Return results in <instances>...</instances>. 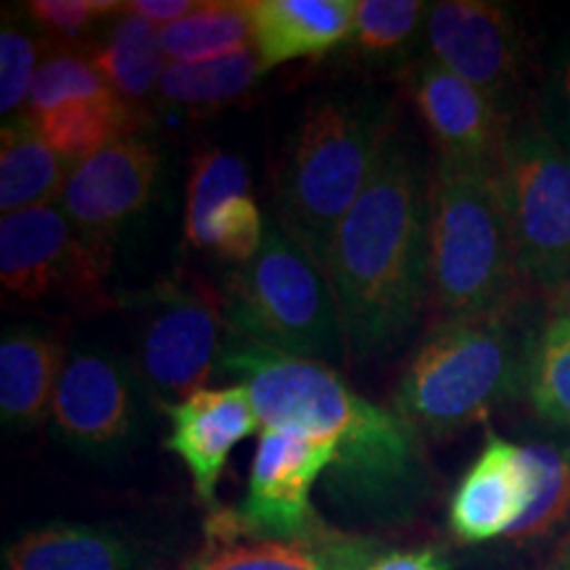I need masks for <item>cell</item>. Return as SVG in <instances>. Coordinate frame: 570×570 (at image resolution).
I'll list each match as a JSON object with an SVG mask.
<instances>
[{
	"label": "cell",
	"instance_id": "obj_1",
	"mask_svg": "<svg viewBox=\"0 0 570 570\" xmlns=\"http://www.w3.org/2000/svg\"><path fill=\"white\" fill-rule=\"evenodd\" d=\"M217 373L248 391L262 428H296L333 439L327 491L370 523L410 520L431 491L423 436L396 410L348 386L338 370L225 336Z\"/></svg>",
	"mask_w": 570,
	"mask_h": 570
},
{
	"label": "cell",
	"instance_id": "obj_2",
	"mask_svg": "<svg viewBox=\"0 0 570 570\" xmlns=\"http://www.w3.org/2000/svg\"><path fill=\"white\" fill-rule=\"evenodd\" d=\"M428 194L431 180L415 148L394 132L325 262L354 360L396 354L420 323L431 296Z\"/></svg>",
	"mask_w": 570,
	"mask_h": 570
},
{
	"label": "cell",
	"instance_id": "obj_3",
	"mask_svg": "<svg viewBox=\"0 0 570 570\" xmlns=\"http://www.w3.org/2000/svg\"><path fill=\"white\" fill-rule=\"evenodd\" d=\"M537 336L515 317V304L446 317L412 356L394 410L420 436H454L525 391Z\"/></svg>",
	"mask_w": 570,
	"mask_h": 570
},
{
	"label": "cell",
	"instance_id": "obj_4",
	"mask_svg": "<svg viewBox=\"0 0 570 570\" xmlns=\"http://www.w3.org/2000/svg\"><path fill=\"white\" fill-rule=\"evenodd\" d=\"M391 135V104L375 96L327 98L296 127L277 175L275 219L323 267Z\"/></svg>",
	"mask_w": 570,
	"mask_h": 570
},
{
	"label": "cell",
	"instance_id": "obj_5",
	"mask_svg": "<svg viewBox=\"0 0 570 570\" xmlns=\"http://www.w3.org/2000/svg\"><path fill=\"white\" fill-rule=\"evenodd\" d=\"M431 302L446 317L515 304L520 277L499 161L439 156L428 194Z\"/></svg>",
	"mask_w": 570,
	"mask_h": 570
},
{
	"label": "cell",
	"instance_id": "obj_6",
	"mask_svg": "<svg viewBox=\"0 0 570 570\" xmlns=\"http://www.w3.org/2000/svg\"><path fill=\"white\" fill-rule=\"evenodd\" d=\"M227 336L302 360L341 362L346 336L325 267L275 217L262 248L223 291Z\"/></svg>",
	"mask_w": 570,
	"mask_h": 570
},
{
	"label": "cell",
	"instance_id": "obj_7",
	"mask_svg": "<svg viewBox=\"0 0 570 570\" xmlns=\"http://www.w3.org/2000/svg\"><path fill=\"white\" fill-rule=\"evenodd\" d=\"M518 267L544 291L570 285V146L539 114L508 125L499 151Z\"/></svg>",
	"mask_w": 570,
	"mask_h": 570
},
{
	"label": "cell",
	"instance_id": "obj_8",
	"mask_svg": "<svg viewBox=\"0 0 570 570\" xmlns=\"http://www.w3.org/2000/svg\"><path fill=\"white\" fill-rule=\"evenodd\" d=\"M132 367L146 396L167 410L204 389L227 325L223 294L204 283L164 281L132 298Z\"/></svg>",
	"mask_w": 570,
	"mask_h": 570
},
{
	"label": "cell",
	"instance_id": "obj_9",
	"mask_svg": "<svg viewBox=\"0 0 570 570\" xmlns=\"http://www.w3.org/2000/svg\"><path fill=\"white\" fill-rule=\"evenodd\" d=\"M146 396L132 362L96 344L67 348L53 399V431L90 458H119L140 439Z\"/></svg>",
	"mask_w": 570,
	"mask_h": 570
},
{
	"label": "cell",
	"instance_id": "obj_10",
	"mask_svg": "<svg viewBox=\"0 0 570 570\" xmlns=\"http://www.w3.org/2000/svg\"><path fill=\"white\" fill-rule=\"evenodd\" d=\"M106 267V246L85 238L59 204L0 219V283L19 302L96 296Z\"/></svg>",
	"mask_w": 570,
	"mask_h": 570
},
{
	"label": "cell",
	"instance_id": "obj_11",
	"mask_svg": "<svg viewBox=\"0 0 570 570\" xmlns=\"http://www.w3.org/2000/svg\"><path fill=\"white\" fill-rule=\"evenodd\" d=\"M425 40L433 61L479 88L508 117L525 77L523 32L510 6L441 0L428 6Z\"/></svg>",
	"mask_w": 570,
	"mask_h": 570
},
{
	"label": "cell",
	"instance_id": "obj_12",
	"mask_svg": "<svg viewBox=\"0 0 570 570\" xmlns=\"http://www.w3.org/2000/svg\"><path fill=\"white\" fill-rule=\"evenodd\" d=\"M336 454L333 439L306 436L296 428H265L238 512L246 531L273 539H306L323 531L312 510V489Z\"/></svg>",
	"mask_w": 570,
	"mask_h": 570
},
{
	"label": "cell",
	"instance_id": "obj_13",
	"mask_svg": "<svg viewBox=\"0 0 570 570\" xmlns=\"http://www.w3.org/2000/svg\"><path fill=\"white\" fill-rule=\"evenodd\" d=\"M161 175L154 142L127 135L75 164L59 206L85 238L106 246L114 233L148 209Z\"/></svg>",
	"mask_w": 570,
	"mask_h": 570
},
{
	"label": "cell",
	"instance_id": "obj_14",
	"mask_svg": "<svg viewBox=\"0 0 570 570\" xmlns=\"http://www.w3.org/2000/svg\"><path fill=\"white\" fill-rule=\"evenodd\" d=\"M537 470L529 446L489 433L479 460L462 475L449 502V529L462 544L508 539L529 515Z\"/></svg>",
	"mask_w": 570,
	"mask_h": 570
},
{
	"label": "cell",
	"instance_id": "obj_15",
	"mask_svg": "<svg viewBox=\"0 0 570 570\" xmlns=\"http://www.w3.org/2000/svg\"><path fill=\"white\" fill-rule=\"evenodd\" d=\"M167 415L169 436L164 446L180 458L196 497L204 504H214L230 452L262 428L248 391L238 383L227 389H202L167 407Z\"/></svg>",
	"mask_w": 570,
	"mask_h": 570
},
{
	"label": "cell",
	"instance_id": "obj_16",
	"mask_svg": "<svg viewBox=\"0 0 570 570\" xmlns=\"http://www.w3.org/2000/svg\"><path fill=\"white\" fill-rule=\"evenodd\" d=\"M417 106L439 156L462 161H499L510 119L479 88L425 59L410 80Z\"/></svg>",
	"mask_w": 570,
	"mask_h": 570
},
{
	"label": "cell",
	"instance_id": "obj_17",
	"mask_svg": "<svg viewBox=\"0 0 570 570\" xmlns=\"http://www.w3.org/2000/svg\"><path fill=\"white\" fill-rule=\"evenodd\" d=\"M238 512H219L209 520V544L185 570H341L367 544L320 531L306 539H273L252 533Z\"/></svg>",
	"mask_w": 570,
	"mask_h": 570
},
{
	"label": "cell",
	"instance_id": "obj_18",
	"mask_svg": "<svg viewBox=\"0 0 570 570\" xmlns=\"http://www.w3.org/2000/svg\"><path fill=\"white\" fill-rule=\"evenodd\" d=\"M63 352L53 333L35 325L6 327L0 341V417L6 428L40 425L51 415Z\"/></svg>",
	"mask_w": 570,
	"mask_h": 570
},
{
	"label": "cell",
	"instance_id": "obj_19",
	"mask_svg": "<svg viewBox=\"0 0 570 570\" xmlns=\"http://www.w3.org/2000/svg\"><path fill=\"white\" fill-rule=\"evenodd\" d=\"M254 48L267 69L348 40L354 0H252Z\"/></svg>",
	"mask_w": 570,
	"mask_h": 570
},
{
	"label": "cell",
	"instance_id": "obj_20",
	"mask_svg": "<svg viewBox=\"0 0 570 570\" xmlns=\"http://www.w3.org/2000/svg\"><path fill=\"white\" fill-rule=\"evenodd\" d=\"M6 570H146L142 550L125 533L88 523H51L3 550Z\"/></svg>",
	"mask_w": 570,
	"mask_h": 570
},
{
	"label": "cell",
	"instance_id": "obj_21",
	"mask_svg": "<svg viewBox=\"0 0 570 570\" xmlns=\"http://www.w3.org/2000/svg\"><path fill=\"white\" fill-rule=\"evenodd\" d=\"M67 159L42 138L30 117H13L0 135V209L46 206L67 185Z\"/></svg>",
	"mask_w": 570,
	"mask_h": 570
},
{
	"label": "cell",
	"instance_id": "obj_22",
	"mask_svg": "<svg viewBox=\"0 0 570 570\" xmlns=\"http://www.w3.org/2000/svg\"><path fill=\"white\" fill-rule=\"evenodd\" d=\"M90 61L101 71L106 85L130 106L146 101L159 88L169 63L161 48L159 27L132 11H122Z\"/></svg>",
	"mask_w": 570,
	"mask_h": 570
},
{
	"label": "cell",
	"instance_id": "obj_23",
	"mask_svg": "<svg viewBox=\"0 0 570 570\" xmlns=\"http://www.w3.org/2000/svg\"><path fill=\"white\" fill-rule=\"evenodd\" d=\"M269 71L256 48L217 59L169 61L159 82L161 104L175 109L209 111L238 101Z\"/></svg>",
	"mask_w": 570,
	"mask_h": 570
},
{
	"label": "cell",
	"instance_id": "obj_24",
	"mask_svg": "<svg viewBox=\"0 0 570 570\" xmlns=\"http://www.w3.org/2000/svg\"><path fill=\"white\" fill-rule=\"evenodd\" d=\"M169 61L217 59L254 48L252 0H202L188 17L159 27Z\"/></svg>",
	"mask_w": 570,
	"mask_h": 570
},
{
	"label": "cell",
	"instance_id": "obj_25",
	"mask_svg": "<svg viewBox=\"0 0 570 570\" xmlns=\"http://www.w3.org/2000/svg\"><path fill=\"white\" fill-rule=\"evenodd\" d=\"M32 122L63 159L80 164L111 146L114 140L132 135L135 111L117 92H106L98 98L63 104L42 117H35Z\"/></svg>",
	"mask_w": 570,
	"mask_h": 570
},
{
	"label": "cell",
	"instance_id": "obj_26",
	"mask_svg": "<svg viewBox=\"0 0 570 570\" xmlns=\"http://www.w3.org/2000/svg\"><path fill=\"white\" fill-rule=\"evenodd\" d=\"M533 410L539 417L560 428H570V312L550 320L533 341L525 381Z\"/></svg>",
	"mask_w": 570,
	"mask_h": 570
},
{
	"label": "cell",
	"instance_id": "obj_27",
	"mask_svg": "<svg viewBox=\"0 0 570 570\" xmlns=\"http://www.w3.org/2000/svg\"><path fill=\"white\" fill-rule=\"evenodd\" d=\"M529 454L537 470V497L529 515L510 533L515 544L552 537L570 523V446L568 444H531Z\"/></svg>",
	"mask_w": 570,
	"mask_h": 570
},
{
	"label": "cell",
	"instance_id": "obj_28",
	"mask_svg": "<svg viewBox=\"0 0 570 570\" xmlns=\"http://www.w3.org/2000/svg\"><path fill=\"white\" fill-rule=\"evenodd\" d=\"M428 6L417 0H354L348 42L367 59H389L425 30Z\"/></svg>",
	"mask_w": 570,
	"mask_h": 570
},
{
	"label": "cell",
	"instance_id": "obj_29",
	"mask_svg": "<svg viewBox=\"0 0 570 570\" xmlns=\"http://www.w3.org/2000/svg\"><path fill=\"white\" fill-rule=\"evenodd\" d=\"M267 230V217L248 196H235L223 206H217L209 217H204L194 230L185 233L190 246L206 248L219 259L240 267L252 262L262 248Z\"/></svg>",
	"mask_w": 570,
	"mask_h": 570
},
{
	"label": "cell",
	"instance_id": "obj_30",
	"mask_svg": "<svg viewBox=\"0 0 570 570\" xmlns=\"http://www.w3.org/2000/svg\"><path fill=\"white\" fill-rule=\"evenodd\" d=\"M114 92L101 71L92 67L90 59L77 53H59L40 63L38 77L32 82L30 101L21 117H42V114L59 109L63 104L82 101V98H98Z\"/></svg>",
	"mask_w": 570,
	"mask_h": 570
},
{
	"label": "cell",
	"instance_id": "obj_31",
	"mask_svg": "<svg viewBox=\"0 0 570 570\" xmlns=\"http://www.w3.org/2000/svg\"><path fill=\"white\" fill-rule=\"evenodd\" d=\"M248 167L240 156L227 151H204L194 159L185 196V233L194 230L204 217L230 202L235 196H248Z\"/></svg>",
	"mask_w": 570,
	"mask_h": 570
},
{
	"label": "cell",
	"instance_id": "obj_32",
	"mask_svg": "<svg viewBox=\"0 0 570 570\" xmlns=\"http://www.w3.org/2000/svg\"><path fill=\"white\" fill-rule=\"evenodd\" d=\"M38 40L17 21H6L0 30V114L6 122L21 117L30 101L32 82L38 77Z\"/></svg>",
	"mask_w": 570,
	"mask_h": 570
},
{
	"label": "cell",
	"instance_id": "obj_33",
	"mask_svg": "<svg viewBox=\"0 0 570 570\" xmlns=\"http://www.w3.org/2000/svg\"><path fill=\"white\" fill-rule=\"evenodd\" d=\"M24 9L40 32L75 46L96 30L98 21L125 11V3H114V0H35Z\"/></svg>",
	"mask_w": 570,
	"mask_h": 570
},
{
	"label": "cell",
	"instance_id": "obj_34",
	"mask_svg": "<svg viewBox=\"0 0 570 570\" xmlns=\"http://www.w3.org/2000/svg\"><path fill=\"white\" fill-rule=\"evenodd\" d=\"M539 117L544 125L570 146V38L554 53L550 75H547L544 98H541Z\"/></svg>",
	"mask_w": 570,
	"mask_h": 570
},
{
	"label": "cell",
	"instance_id": "obj_35",
	"mask_svg": "<svg viewBox=\"0 0 570 570\" xmlns=\"http://www.w3.org/2000/svg\"><path fill=\"white\" fill-rule=\"evenodd\" d=\"M341 570H452V566H449L444 552L431 550V547L386 554H370L365 547V550L348 560Z\"/></svg>",
	"mask_w": 570,
	"mask_h": 570
},
{
	"label": "cell",
	"instance_id": "obj_36",
	"mask_svg": "<svg viewBox=\"0 0 570 570\" xmlns=\"http://www.w3.org/2000/svg\"><path fill=\"white\" fill-rule=\"evenodd\" d=\"M196 6V0H135V3H125V11L140 13L142 19L167 27L177 19L188 17Z\"/></svg>",
	"mask_w": 570,
	"mask_h": 570
},
{
	"label": "cell",
	"instance_id": "obj_37",
	"mask_svg": "<svg viewBox=\"0 0 570 570\" xmlns=\"http://www.w3.org/2000/svg\"><path fill=\"white\" fill-rule=\"evenodd\" d=\"M541 570H570V533L560 541L558 550H554V554Z\"/></svg>",
	"mask_w": 570,
	"mask_h": 570
},
{
	"label": "cell",
	"instance_id": "obj_38",
	"mask_svg": "<svg viewBox=\"0 0 570 570\" xmlns=\"http://www.w3.org/2000/svg\"><path fill=\"white\" fill-rule=\"evenodd\" d=\"M568 312H570V302H568Z\"/></svg>",
	"mask_w": 570,
	"mask_h": 570
}]
</instances>
